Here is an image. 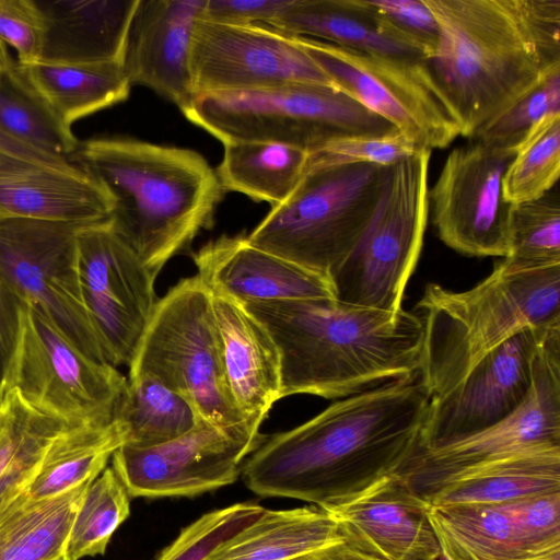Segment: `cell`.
I'll return each mask as SVG.
<instances>
[{
  "mask_svg": "<svg viewBox=\"0 0 560 560\" xmlns=\"http://www.w3.org/2000/svg\"><path fill=\"white\" fill-rule=\"evenodd\" d=\"M560 492V446H536L464 471L423 500L431 506L486 505Z\"/></svg>",
  "mask_w": 560,
  "mask_h": 560,
  "instance_id": "4316f807",
  "label": "cell"
},
{
  "mask_svg": "<svg viewBox=\"0 0 560 560\" xmlns=\"http://www.w3.org/2000/svg\"><path fill=\"white\" fill-rule=\"evenodd\" d=\"M44 42V24L35 0H0V45L13 48L16 62H38Z\"/></svg>",
  "mask_w": 560,
  "mask_h": 560,
  "instance_id": "b9f144b4",
  "label": "cell"
},
{
  "mask_svg": "<svg viewBox=\"0 0 560 560\" xmlns=\"http://www.w3.org/2000/svg\"><path fill=\"white\" fill-rule=\"evenodd\" d=\"M243 305L279 349L281 398H346L419 372L423 323L416 313L337 299Z\"/></svg>",
  "mask_w": 560,
  "mask_h": 560,
  "instance_id": "3957f363",
  "label": "cell"
},
{
  "mask_svg": "<svg viewBox=\"0 0 560 560\" xmlns=\"http://www.w3.org/2000/svg\"><path fill=\"white\" fill-rule=\"evenodd\" d=\"M2 398H3V396L0 394V407H1V404H2Z\"/></svg>",
  "mask_w": 560,
  "mask_h": 560,
  "instance_id": "f907efd6",
  "label": "cell"
},
{
  "mask_svg": "<svg viewBox=\"0 0 560 560\" xmlns=\"http://www.w3.org/2000/svg\"><path fill=\"white\" fill-rule=\"evenodd\" d=\"M86 485L33 500L20 495L0 512V560H59Z\"/></svg>",
  "mask_w": 560,
  "mask_h": 560,
  "instance_id": "f546056e",
  "label": "cell"
},
{
  "mask_svg": "<svg viewBox=\"0 0 560 560\" xmlns=\"http://www.w3.org/2000/svg\"><path fill=\"white\" fill-rule=\"evenodd\" d=\"M258 447L199 419L185 434L150 447L121 445L113 468L130 497H192L233 483Z\"/></svg>",
  "mask_w": 560,
  "mask_h": 560,
  "instance_id": "d6986e66",
  "label": "cell"
},
{
  "mask_svg": "<svg viewBox=\"0 0 560 560\" xmlns=\"http://www.w3.org/2000/svg\"><path fill=\"white\" fill-rule=\"evenodd\" d=\"M223 145L215 173L224 192H241L271 207L292 194L311 160V152L304 149L275 142L237 141Z\"/></svg>",
  "mask_w": 560,
  "mask_h": 560,
  "instance_id": "4dcf8cb0",
  "label": "cell"
},
{
  "mask_svg": "<svg viewBox=\"0 0 560 560\" xmlns=\"http://www.w3.org/2000/svg\"><path fill=\"white\" fill-rule=\"evenodd\" d=\"M0 132L47 156L70 161L80 141L34 91L16 61L0 72Z\"/></svg>",
  "mask_w": 560,
  "mask_h": 560,
  "instance_id": "e575fe53",
  "label": "cell"
},
{
  "mask_svg": "<svg viewBox=\"0 0 560 560\" xmlns=\"http://www.w3.org/2000/svg\"><path fill=\"white\" fill-rule=\"evenodd\" d=\"M127 378L83 353L44 315L24 306L7 390L69 427L114 420ZM5 390V392H7Z\"/></svg>",
  "mask_w": 560,
  "mask_h": 560,
  "instance_id": "30bf717a",
  "label": "cell"
},
{
  "mask_svg": "<svg viewBox=\"0 0 560 560\" xmlns=\"http://www.w3.org/2000/svg\"><path fill=\"white\" fill-rule=\"evenodd\" d=\"M418 150L398 131L384 136H343L311 153V162L326 165L372 163L393 165Z\"/></svg>",
  "mask_w": 560,
  "mask_h": 560,
  "instance_id": "60d3db41",
  "label": "cell"
},
{
  "mask_svg": "<svg viewBox=\"0 0 560 560\" xmlns=\"http://www.w3.org/2000/svg\"><path fill=\"white\" fill-rule=\"evenodd\" d=\"M416 307L423 323L419 374L434 399L511 337L560 323V265L513 270L501 260L465 291L428 283Z\"/></svg>",
  "mask_w": 560,
  "mask_h": 560,
  "instance_id": "5b68a950",
  "label": "cell"
},
{
  "mask_svg": "<svg viewBox=\"0 0 560 560\" xmlns=\"http://www.w3.org/2000/svg\"><path fill=\"white\" fill-rule=\"evenodd\" d=\"M293 560H376L348 545L343 539L334 541Z\"/></svg>",
  "mask_w": 560,
  "mask_h": 560,
  "instance_id": "bcb514c9",
  "label": "cell"
},
{
  "mask_svg": "<svg viewBox=\"0 0 560 560\" xmlns=\"http://www.w3.org/2000/svg\"><path fill=\"white\" fill-rule=\"evenodd\" d=\"M439 26L428 70L460 136L560 65V0H425Z\"/></svg>",
  "mask_w": 560,
  "mask_h": 560,
  "instance_id": "7a4b0ae2",
  "label": "cell"
},
{
  "mask_svg": "<svg viewBox=\"0 0 560 560\" xmlns=\"http://www.w3.org/2000/svg\"><path fill=\"white\" fill-rule=\"evenodd\" d=\"M18 67L52 113L69 127L78 119L124 102L130 93L131 85L120 63L38 61L18 63Z\"/></svg>",
  "mask_w": 560,
  "mask_h": 560,
  "instance_id": "f1b7e54d",
  "label": "cell"
},
{
  "mask_svg": "<svg viewBox=\"0 0 560 560\" xmlns=\"http://www.w3.org/2000/svg\"><path fill=\"white\" fill-rule=\"evenodd\" d=\"M339 539L337 522L324 509H264L206 560H293Z\"/></svg>",
  "mask_w": 560,
  "mask_h": 560,
  "instance_id": "83f0119b",
  "label": "cell"
},
{
  "mask_svg": "<svg viewBox=\"0 0 560 560\" xmlns=\"http://www.w3.org/2000/svg\"><path fill=\"white\" fill-rule=\"evenodd\" d=\"M112 200L78 166L60 167L0 149V220H109Z\"/></svg>",
  "mask_w": 560,
  "mask_h": 560,
  "instance_id": "603a6c76",
  "label": "cell"
},
{
  "mask_svg": "<svg viewBox=\"0 0 560 560\" xmlns=\"http://www.w3.org/2000/svg\"><path fill=\"white\" fill-rule=\"evenodd\" d=\"M10 54L8 52V48L0 45V72L5 69L12 61Z\"/></svg>",
  "mask_w": 560,
  "mask_h": 560,
  "instance_id": "c3c4849f",
  "label": "cell"
},
{
  "mask_svg": "<svg viewBox=\"0 0 560 560\" xmlns=\"http://www.w3.org/2000/svg\"><path fill=\"white\" fill-rule=\"evenodd\" d=\"M513 153L469 140L453 149L429 188V212L439 238L466 256L510 254L512 205L502 179Z\"/></svg>",
  "mask_w": 560,
  "mask_h": 560,
  "instance_id": "9a60e30c",
  "label": "cell"
},
{
  "mask_svg": "<svg viewBox=\"0 0 560 560\" xmlns=\"http://www.w3.org/2000/svg\"><path fill=\"white\" fill-rule=\"evenodd\" d=\"M368 5L402 37L432 59L439 45V26L425 0H366Z\"/></svg>",
  "mask_w": 560,
  "mask_h": 560,
  "instance_id": "7bdbcfd3",
  "label": "cell"
},
{
  "mask_svg": "<svg viewBox=\"0 0 560 560\" xmlns=\"http://www.w3.org/2000/svg\"><path fill=\"white\" fill-rule=\"evenodd\" d=\"M77 247L84 305L105 359L129 368L159 302L156 278L108 221L83 226Z\"/></svg>",
  "mask_w": 560,
  "mask_h": 560,
  "instance_id": "5bb4252c",
  "label": "cell"
},
{
  "mask_svg": "<svg viewBox=\"0 0 560 560\" xmlns=\"http://www.w3.org/2000/svg\"><path fill=\"white\" fill-rule=\"evenodd\" d=\"M262 511L264 508L256 503L244 502L206 513L185 527L156 560H206Z\"/></svg>",
  "mask_w": 560,
  "mask_h": 560,
  "instance_id": "ab89813d",
  "label": "cell"
},
{
  "mask_svg": "<svg viewBox=\"0 0 560 560\" xmlns=\"http://www.w3.org/2000/svg\"><path fill=\"white\" fill-rule=\"evenodd\" d=\"M69 425L26 404L15 389L0 407V512L25 493L46 451Z\"/></svg>",
  "mask_w": 560,
  "mask_h": 560,
  "instance_id": "d6a6232c",
  "label": "cell"
},
{
  "mask_svg": "<svg viewBox=\"0 0 560 560\" xmlns=\"http://www.w3.org/2000/svg\"><path fill=\"white\" fill-rule=\"evenodd\" d=\"M85 225L0 220V277L24 305L44 315L83 353L108 363L81 291L77 237Z\"/></svg>",
  "mask_w": 560,
  "mask_h": 560,
  "instance_id": "8fae6325",
  "label": "cell"
},
{
  "mask_svg": "<svg viewBox=\"0 0 560 560\" xmlns=\"http://www.w3.org/2000/svg\"><path fill=\"white\" fill-rule=\"evenodd\" d=\"M130 494L113 467H106L89 483L77 510L65 557L80 560L103 555L108 542L129 516Z\"/></svg>",
  "mask_w": 560,
  "mask_h": 560,
  "instance_id": "d590c367",
  "label": "cell"
},
{
  "mask_svg": "<svg viewBox=\"0 0 560 560\" xmlns=\"http://www.w3.org/2000/svg\"><path fill=\"white\" fill-rule=\"evenodd\" d=\"M289 0H206L200 18L224 24L266 25Z\"/></svg>",
  "mask_w": 560,
  "mask_h": 560,
  "instance_id": "ee69618b",
  "label": "cell"
},
{
  "mask_svg": "<svg viewBox=\"0 0 560 560\" xmlns=\"http://www.w3.org/2000/svg\"><path fill=\"white\" fill-rule=\"evenodd\" d=\"M184 396L198 417L226 434L259 447L268 436L250 429L225 382L212 293L196 275L159 299L129 366Z\"/></svg>",
  "mask_w": 560,
  "mask_h": 560,
  "instance_id": "52a82bcc",
  "label": "cell"
},
{
  "mask_svg": "<svg viewBox=\"0 0 560 560\" xmlns=\"http://www.w3.org/2000/svg\"><path fill=\"white\" fill-rule=\"evenodd\" d=\"M429 504L398 474L354 499L327 510L342 539L376 560H434L440 542Z\"/></svg>",
  "mask_w": 560,
  "mask_h": 560,
  "instance_id": "ffe728a7",
  "label": "cell"
},
{
  "mask_svg": "<svg viewBox=\"0 0 560 560\" xmlns=\"http://www.w3.org/2000/svg\"><path fill=\"white\" fill-rule=\"evenodd\" d=\"M434 560H451V559L441 550V552L434 558Z\"/></svg>",
  "mask_w": 560,
  "mask_h": 560,
  "instance_id": "681fc988",
  "label": "cell"
},
{
  "mask_svg": "<svg viewBox=\"0 0 560 560\" xmlns=\"http://www.w3.org/2000/svg\"><path fill=\"white\" fill-rule=\"evenodd\" d=\"M0 149L3 151H8L10 153L20 155V156H24V158H27L31 160L39 161V162L55 165V166L68 167V166L74 165L70 161L47 156L45 154H42L34 150H31V149L15 142L14 140L5 137L1 132H0Z\"/></svg>",
  "mask_w": 560,
  "mask_h": 560,
  "instance_id": "7dc6e473",
  "label": "cell"
},
{
  "mask_svg": "<svg viewBox=\"0 0 560 560\" xmlns=\"http://www.w3.org/2000/svg\"><path fill=\"white\" fill-rule=\"evenodd\" d=\"M550 326L527 328L511 337L452 390L430 399L415 452L448 445L511 416L529 393L534 357Z\"/></svg>",
  "mask_w": 560,
  "mask_h": 560,
  "instance_id": "e0dca14e",
  "label": "cell"
},
{
  "mask_svg": "<svg viewBox=\"0 0 560 560\" xmlns=\"http://www.w3.org/2000/svg\"><path fill=\"white\" fill-rule=\"evenodd\" d=\"M451 560H560V492L486 505L431 506Z\"/></svg>",
  "mask_w": 560,
  "mask_h": 560,
  "instance_id": "ac0fdd59",
  "label": "cell"
},
{
  "mask_svg": "<svg viewBox=\"0 0 560 560\" xmlns=\"http://www.w3.org/2000/svg\"><path fill=\"white\" fill-rule=\"evenodd\" d=\"M124 442V432L116 420L67 428L46 451L25 490L26 497L46 499L90 483Z\"/></svg>",
  "mask_w": 560,
  "mask_h": 560,
  "instance_id": "1f68e13d",
  "label": "cell"
},
{
  "mask_svg": "<svg viewBox=\"0 0 560 560\" xmlns=\"http://www.w3.org/2000/svg\"><path fill=\"white\" fill-rule=\"evenodd\" d=\"M206 0H138L121 60L130 85H144L180 110L195 94L189 57Z\"/></svg>",
  "mask_w": 560,
  "mask_h": 560,
  "instance_id": "44dd1931",
  "label": "cell"
},
{
  "mask_svg": "<svg viewBox=\"0 0 560 560\" xmlns=\"http://www.w3.org/2000/svg\"><path fill=\"white\" fill-rule=\"evenodd\" d=\"M266 25L370 55L427 61L424 54L383 21L366 0H289Z\"/></svg>",
  "mask_w": 560,
  "mask_h": 560,
  "instance_id": "484cf974",
  "label": "cell"
},
{
  "mask_svg": "<svg viewBox=\"0 0 560 560\" xmlns=\"http://www.w3.org/2000/svg\"><path fill=\"white\" fill-rule=\"evenodd\" d=\"M70 162L110 198L109 225L156 278L213 224L224 190L198 152L127 137L80 142Z\"/></svg>",
  "mask_w": 560,
  "mask_h": 560,
  "instance_id": "277c9868",
  "label": "cell"
},
{
  "mask_svg": "<svg viewBox=\"0 0 560 560\" xmlns=\"http://www.w3.org/2000/svg\"><path fill=\"white\" fill-rule=\"evenodd\" d=\"M334 86L376 113L418 149H444L458 136L457 120L425 61L370 55L293 36Z\"/></svg>",
  "mask_w": 560,
  "mask_h": 560,
  "instance_id": "7c38bea8",
  "label": "cell"
},
{
  "mask_svg": "<svg viewBox=\"0 0 560 560\" xmlns=\"http://www.w3.org/2000/svg\"><path fill=\"white\" fill-rule=\"evenodd\" d=\"M212 294L242 304L337 299L331 279L253 245L246 235H222L191 255Z\"/></svg>",
  "mask_w": 560,
  "mask_h": 560,
  "instance_id": "7402d4cb",
  "label": "cell"
},
{
  "mask_svg": "<svg viewBox=\"0 0 560 560\" xmlns=\"http://www.w3.org/2000/svg\"><path fill=\"white\" fill-rule=\"evenodd\" d=\"M24 306L0 277V394L2 396L7 390L19 342Z\"/></svg>",
  "mask_w": 560,
  "mask_h": 560,
  "instance_id": "f6af8a7d",
  "label": "cell"
},
{
  "mask_svg": "<svg viewBox=\"0 0 560 560\" xmlns=\"http://www.w3.org/2000/svg\"><path fill=\"white\" fill-rule=\"evenodd\" d=\"M195 95L310 83L334 85L294 37L262 24L198 18L189 57Z\"/></svg>",
  "mask_w": 560,
  "mask_h": 560,
  "instance_id": "2e32d148",
  "label": "cell"
},
{
  "mask_svg": "<svg viewBox=\"0 0 560 560\" xmlns=\"http://www.w3.org/2000/svg\"><path fill=\"white\" fill-rule=\"evenodd\" d=\"M556 114H560V65L549 69L526 93L488 120L470 140L515 154L532 131Z\"/></svg>",
  "mask_w": 560,
  "mask_h": 560,
  "instance_id": "f35d334b",
  "label": "cell"
},
{
  "mask_svg": "<svg viewBox=\"0 0 560 560\" xmlns=\"http://www.w3.org/2000/svg\"><path fill=\"white\" fill-rule=\"evenodd\" d=\"M59 560H68V559L63 556Z\"/></svg>",
  "mask_w": 560,
  "mask_h": 560,
  "instance_id": "816d5d0a",
  "label": "cell"
},
{
  "mask_svg": "<svg viewBox=\"0 0 560 560\" xmlns=\"http://www.w3.org/2000/svg\"><path fill=\"white\" fill-rule=\"evenodd\" d=\"M431 153L418 149L388 166L370 224L331 277L337 300L387 312L402 310L429 219Z\"/></svg>",
  "mask_w": 560,
  "mask_h": 560,
  "instance_id": "9c48e42d",
  "label": "cell"
},
{
  "mask_svg": "<svg viewBox=\"0 0 560 560\" xmlns=\"http://www.w3.org/2000/svg\"><path fill=\"white\" fill-rule=\"evenodd\" d=\"M44 24L40 60L120 63L138 0H35Z\"/></svg>",
  "mask_w": 560,
  "mask_h": 560,
  "instance_id": "d4e9b609",
  "label": "cell"
},
{
  "mask_svg": "<svg viewBox=\"0 0 560 560\" xmlns=\"http://www.w3.org/2000/svg\"><path fill=\"white\" fill-rule=\"evenodd\" d=\"M560 176V114L545 118L509 163L502 179L504 199L511 205L538 199Z\"/></svg>",
  "mask_w": 560,
  "mask_h": 560,
  "instance_id": "74e56055",
  "label": "cell"
},
{
  "mask_svg": "<svg viewBox=\"0 0 560 560\" xmlns=\"http://www.w3.org/2000/svg\"><path fill=\"white\" fill-rule=\"evenodd\" d=\"M226 385L252 430L260 425L281 399V358L265 325L245 306L230 298L212 294Z\"/></svg>",
  "mask_w": 560,
  "mask_h": 560,
  "instance_id": "cb8c5ba5",
  "label": "cell"
},
{
  "mask_svg": "<svg viewBox=\"0 0 560 560\" xmlns=\"http://www.w3.org/2000/svg\"><path fill=\"white\" fill-rule=\"evenodd\" d=\"M536 446H560V324L544 332L529 393L511 416L457 442L412 453L397 474L423 499L464 471Z\"/></svg>",
  "mask_w": 560,
  "mask_h": 560,
  "instance_id": "4fadbf2b",
  "label": "cell"
},
{
  "mask_svg": "<svg viewBox=\"0 0 560 560\" xmlns=\"http://www.w3.org/2000/svg\"><path fill=\"white\" fill-rule=\"evenodd\" d=\"M387 170L310 161L292 194L271 208L248 241L331 279L370 224Z\"/></svg>",
  "mask_w": 560,
  "mask_h": 560,
  "instance_id": "8992f818",
  "label": "cell"
},
{
  "mask_svg": "<svg viewBox=\"0 0 560 560\" xmlns=\"http://www.w3.org/2000/svg\"><path fill=\"white\" fill-rule=\"evenodd\" d=\"M430 398L419 372L342 398L267 438L243 465L254 493L330 510L397 474L417 447Z\"/></svg>",
  "mask_w": 560,
  "mask_h": 560,
  "instance_id": "6da1fadb",
  "label": "cell"
},
{
  "mask_svg": "<svg viewBox=\"0 0 560 560\" xmlns=\"http://www.w3.org/2000/svg\"><path fill=\"white\" fill-rule=\"evenodd\" d=\"M182 113L222 143L265 141L311 153L335 138L397 131L336 86L310 83L202 93Z\"/></svg>",
  "mask_w": 560,
  "mask_h": 560,
  "instance_id": "ba28073f",
  "label": "cell"
},
{
  "mask_svg": "<svg viewBox=\"0 0 560 560\" xmlns=\"http://www.w3.org/2000/svg\"><path fill=\"white\" fill-rule=\"evenodd\" d=\"M502 262L513 270L560 265V200L551 189L542 197L512 205L510 254Z\"/></svg>",
  "mask_w": 560,
  "mask_h": 560,
  "instance_id": "8d00e7d4",
  "label": "cell"
},
{
  "mask_svg": "<svg viewBox=\"0 0 560 560\" xmlns=\"http://www.w3.org/2000/svg\"><path fill=\"white\" fill-rule=\"evenodd\" d=\"M192 405L149 374L129 376L114 420L124 432V444L150 447L190 431L199 421Z\"/></svg>",
  "mask_w": 560,
  "mask_h": 560,
  "instance_id": "836d02e7",
  "label": "cell"
}]
</instances>
